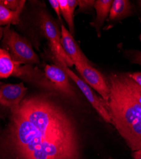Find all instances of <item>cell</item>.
<instances>
[{
    "label": "cell",
    "mask_w": 141,
    "mask_h": 159,
    "mask_svg": "<svg viewBox=\"0 0 141 159\" xmlns=\"http://www.w3.org/2000/svg\"><path fill=\"white\" fill-rule=\"evenodd\" d=\"M28 88L23 83L5 84L0 87V107L9 110H14L20 105L26 95Z\"/></svg>",
    "instance_id": "cell-8"
},
{
    "label": "cell",
    "mask_w": 141,
    "mask_h": 159,
    "mask_svg": "<svg viewBox=\"0 0 141 159\" xmlns=\"http://www.w3.org/2000/svg\"><path fill=\"white\" fill-rule=\"evenodd\" d=\"M25 1L22 0L20 5L16 11H11L0 4V27L2 25H17L20 22V14Z\"/></svg>",
    "instance_id": "cell-14"
},
{
    "label": "cell",
    "mask_w": 141,
    "mask_h": 159,
    "mask_svg": "<svg viewBox=\"0 0 141 159\" xmlns=\"http://www.w3.org/2000/svg\"><path fill=\"white\" fill-rule=\"evenodd\" d=\"M118 75L126 90L141 106V87L130 78L128 73H118Z\"/></svg>",
    "instance_id": "cell-15"
},
{
    "label": "cell",
    "mask_w": 141,
    "mask_h": 159,
    "mask_svg": "<svg viewBox=\"0 0 141 159\" xmlns=\"http://www.w3.org/2000/svg\"><path fill=\"white\" fill-rule=\"evenodd\" d=\"M140 5H141V1H140Z\"/></svg>",
    "instance_id": "cell-24"
},
{
    "label": "cell",
    "mask_w": 141,
    "mask_h": 159,
    "mask_svg": "<svg viewBox=\"0 0 141 159\" xmlns=\"http://www.w3.org/2000/svg\"><path fill=\"white\" fill-rule=\"evenodd\" d=\"M60 43L67 56L74 62H79L85 64H90V62L84 55L79 46L75 42L73 36L65 28L62 23L60 25Z\"/></svg>",
    "instance_id": "cell-9"
},
{
    "label": "cell",
    "mask_w": 141,
    "mask_h": 159,
    "mask_svg": "<svg viewBox=\"0 0 141 159\" xmlns=\"http://www.w3.org/2000/svg\"><path fill=\"white\" fill-rule=\"evenodd\" d=\"M74 64L83 80L98 92L104 102H107L109 98L110 89L108 80L103 75L90 64L75 62Z\"/></svg>",
    "instance_id": "cell-5"
},
{
    "label": "cell",
    "mask_w": 141,
    "mask_h": 159,
    "mask_svg": "<svg viewBox=\"0 0 141 159\" xmlns=\"http://www.w3.org/2000/svg\"><path fill=\"white\" fill-rule=\"evenodd\" d=\"M20 68V64L13 61L6 50L0 48V78L17 77Z\"/></svg>",
    "instance_id": "cell-10"
},
{
    "label": "cell",
    "mask_w": 141,
    "mask_h": 159,
    "mask_svg": "<svg viewBox=\"0 0 141 159\" xmlns=\"http://www.w3.org/2000/svg\"><path fill=\"white\" fill-rule=\"evenodd\" d=\"M61 67L66 73L68 75V77L72 80L78 87V88L81 90L83 95L87 99V100L92 104L93 108L97 111L99 115L102 118L103 120L108 123L111 124V120L109 116V114L105 107L102 99L99 98L92 90L91 87H90L83 79L79 78L74 73L69 69L66 66H60L58 64H55Z\"/></svg>",
    "instance_id": "cell-6"
},
{
    "label": "cell",
    "mask_w": 141,
    "mask_h": 159,
    "mask_svg": "<svg viewBox=\"0 0 141 159\" xmlns=\"http://www.w3.org/2000/svg\"><path fill=\"white\" fill-rule=\"evenodd\" d=\"M134 159H141V150L134 151L133 153Z\"/></svg>",
    "instance_id": "cell-21"
},
{
    "label": "cell",
    "mask_w": 141,
    "mask_h": 159,
    "mask_svg": "<svg viewBox=\"0 0 141 159\" xmlns=\"http://www.w3.org/2000/svg\"><path fill=\"white\" fill-rule=\"evenodd\" d=\"M128 75H129V77L131 78L135 83H137L141 87V73L140 72H136L134 73H128Z\"/></svg>",
    "instance_id": "cell-20"
},
{
    "label": "cell",
    "mask_w": 141,
    "mask_h": 159,
    "mask_svg": "<svg viewBox=\"0 0 141 159\" xmlns=\"http://www.w3.org/2000/svg\"><path fill=\"white\" fill-rule=\"evenodd\" d=\"M61 14L66 20L69 33L74 35V12L76 7L78 6V0H59Z\"/></svg>",
    "instance_id": "cell-13"
},
{
    "label": "cell",
    "mask_w": 141,
    "mask_h": 159,
    "mask_svg": "<svg viewBox=\"0 0 141 159\" xmlns=\"http://www.w3.org/2000/svg\"><path fill=\"white\" fill-rule=\"evenodd\" d=\"M132 5L128 0H114L109 12L110 20H120L132 14Z\"/></svg>",
    "instance_id": "cell-12"
},
{
    "label": "cell",
    "mask_w": 141,
    "mask_h": 159,
    "mask_svg": "<svg viewBox=\"0 0 141 159\" xmlns=\"http://www.w3.org/2000/svg\"><path fill=\"white\" fill-rule=\"evenodd\" d=\"M107 80L110 94L109 100L103 102L111 124L132 150H141V106L126 90L118 73L110 74Z\"/></svg>",
    "instance_id": "cell-2"
},
{
    "label": "cell",
    "mask_w": 141,
    "mask_h": 159,
    "mask_svg": "<svg viewBox=\"0 0 141 159\" xmlns=\"http://www.w3.org/2000/svg\"><path fill=\"white\" fill-rule=\"evenodd\" d=\"M21 2L22 0H0V4L11 11H16Z\"/></svg>",
    "instance_id": "cell-16"
},
{
    "label": "cell",
    "mask_w": 141,
    "mask_h": 159,
    "mask_svg": "<svg viewBox=\"0 0 141 159\" xmlns=\"http://www.w3.org/2000/svg\"><path fill=\"white\" fill-rule=\"evenodd\" d=\"M0 131V159H79L80 136L52 93L25 95Z\"/></svg>",
    "instance_id": "cell-1"
},
{
    "label": "cell",
    "mask_w": 141,
    "mask_h": 159,
    "mask_svg": "<svg viewBox=\"0 0 141 159\" xmlns=\"http://www.w3.org/2000/svg\"><path fill=\"white\" fill-rule=\"evenodd\" d=\"M4 84V83L3 82H0V87H1L2 85H3Z\"/></svg>",
    "instance_id": "cell-23"
},
{
    "label": "cell",
    "mask_w": 141,
    "mask_h": 159,
    "mask_svg": "<svg viewBox=\"0 0 141 159\" xmlns=\"http://www.w3.org/2000/svg\"><path fill=\"white\" fill-rule=\"evenodd\" d=\"M51 7H52L54 10L55 11L56 14L59 18V19L60 20L62 23V19H61V12H60V5H59V0H50L48 2Z\"/></svg>",
    "instance_id": "cell-18"
},
{
    "label": "cell",
    "mask_w": 141,
    "mask_h": 159,
    "mask_svg": "<svg viewBox=\"0 0 141 159\" xmlns=\"http://www.w3.org/2000/svg\"><path fill=\"white\" fill-rule=\"evenodd\" d=\"M44 70L46 77L54 86L57 92L68 98L75 97L74 90L69 80V78L61 67L55 64H46Z\"/></svg>",
    "instance_id": "cell-7"
},
{
    "label": "cell",
    "mask_w": 141,
    "mask_h": 159,
    "mask_svg": "<svg viewBox=\"0 0 141 159\" xmlns=\"http://www.w3.org/2000/svg\"><path fill=\"white\" fill-rule=\"evenodd\" d=\"M95 1L94 0H82L78 1L79 9L77 12H85L92 10L94 7Z\"/></svg>",
    "instance_id": "cell-17"
},
{
    "label": "cell",
    "mask_w": 141,
    "mask_h": 159,
    "mask_svg": "<svg viewBox=\"0 0 141 159\" xmlns=\"http://www.w3.org/2000/svg\"><path fill=\"white\" fill-rule=\"evenodd\" d=\"M112 0H97L95 1L94 8L96 10V18L90 23L94 26L100 36V31L104 24L105 20L109 15L110 10L112 3Z\"/></svg>",
    "instance_id": "cell-11"
},
{
    "label": "cell",
    "mask_w": 141,
    "mask_h": 159,
    "mask_svg": "<svg viewBox=\"0 0 141 159\" xmlns=\"http://www.w3.org/2000/svg\"><path fill=\"white\" fill-rule=\"evenodd\" d=\"M2 47L9 53L12 60L17 63L32 66L40 62L31 44L25 38L11 30L10 25L4 28Z\"/></svg>",
    "instance_id": "cell-3"
},
{
    "label": "cell",
    "mask_w": 141,
    "mask_h": 159,
    "mask_svg": "<svg viewBox=\"0 0 141 159\" xmlns=\"http://www.w3.org/2000/svg\"><path fill=\"white\" fill-rule=\"evenodd\" d=\"M3 30H4V28L0 27V40L3 38Z\"/></svg>",
    "instance_id": "cell-22"
},
{
    "label": "cell",
    "mask_w": 141,
    "mask_h": 159,
    "mask_svg": "<svg viewBox=\"0 0 141 159\" xmlns=\"http://www.w3.org/2000/svg\"><path fill=\"white\" fill-rule=\"evenodd\" d=\"M37 21L43 34L48 42L55 64L72 67L74 65L73 62L67 56L61 45L60 31L52 17L48 11L42 10L38 14Z\"/></svg>",
    "instance_id": "cell-4"
},
{
    "label": "cell",
    "mask_w": 141,
    "mask_h": 159,
    "mask_svg": "<svg viewBox=\"0 0 141 159\" xmlns=\"http://www.w3.org/2000/svg\"><path fill=\"white\" fill-rule=\"evenodd\" d=\"M131 61L134 64L141 65V51H135L131 57Z\"/></svg>",
    "instance_id": "cell-19"
}]
</instances>
